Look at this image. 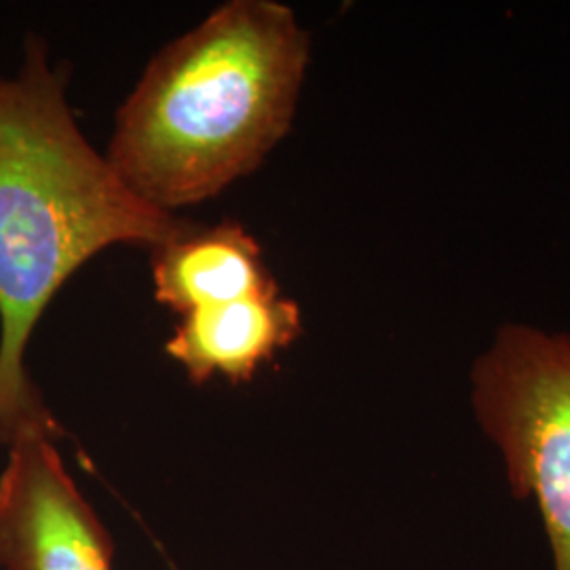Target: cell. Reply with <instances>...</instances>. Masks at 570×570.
<instances>
[{"mask_svg": "<svg viewBox=\"0 0 570 570\" xmlns=\"http://www.w3.org/2000/svg\"><path fill=\"white\" fill-rule=\"evenodd\" d=\"M53 442L26 431L9 446L0 473V567L112 570V541Z\"/></svg>", "mask_w": 570, "mask_h": 570, "instance_id": "4", "label": "cell"}, {"mask_svg": "<svg viewBox=\"0 0 570 570\" xmlns=\"http://www.w3.org/2000/svg\"><path fill=\"white\" fill-rule=\"evenodd\" d=\"M469 406L511 494L534 501L553 570H570V332L501 324L469 366Z\"/></svg>", "mask_w": 570, "mask_h": 570, "instance_id": "3", "label": "cell"}, {"mask_svg": "<svg viewBox=\"0 0 570 570\" xmlns=\"http://www.w3.org/2000/svg\"><path fill=\"white\" fill-rule=\"evenodd\" d=\"M190 226L140 199L87 142L66 75L30 37L18 72L0 77V446L26 431L61 435L26 367L61 285L102 249H157Z\"/></svg>", "mask_w": 570, "mask_h": 570, "instance_id": "1", "label": "cell"}, {"mask_svg": "<svg viewBox=\"0 0 570 570\" xmlns=\"http://www.w3.org/2000/svg\"><path fill=\"white\" fill-rule=\"evenodd\" d=\"M311 35L275 0H230L153 58L106 159L146 204L176 214L249 176L296 117Z\"/></svg>", "mask_w": 570, "mask_h": 570, "instance_id": "2", "label": "cell"}, {"mask_svg": "<svg viewBox=\"0 0 570 570\" xmlns=\"http://www.w3.org/2000/svg\"><path fill=\"white\" fill-rule=\"evenodd\" d=\"M303 334V311L282 289L183 315L165 353L195 385L214 376L247 383L256 370Z\"/></svg>", "mask_w": 570, "mask_h": 570, "instance_id": "5", "label": "cell"}, {"mask_svg": "<svg viewBox=\"0 0 570 570\" xmlns=\"http://www.w3.org/2000/svg\"><path fill=\"white\" fill-rule=\"evenodd\" d=\"M157 303L186 315L282 289L271 275L263 247L239 223L197 228L153 249Z\"/></svg>", "mask_w": 570, "mask_h": 570, "instance_id": "6", "label": "cell"}]
</instances>
